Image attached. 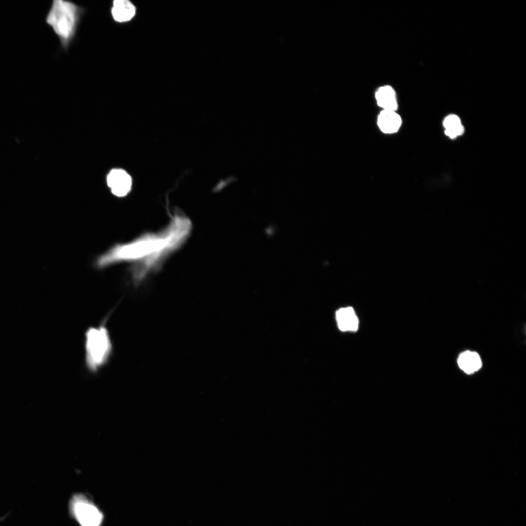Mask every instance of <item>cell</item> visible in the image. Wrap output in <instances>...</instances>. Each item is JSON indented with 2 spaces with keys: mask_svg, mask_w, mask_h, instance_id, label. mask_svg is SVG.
<instances>
[{
  "mask_svg": "<svg viewBox=\"0 0 526 526\" xmlns=\"http://www.w3.org/2000/svg\"><path fill=\"white\" fill-rule=\"evenodd\" d=\"M462 125L460 118L455 114L447 116L443 121V126L446 130H454Z\"/></svg>",
  "mask_w": 526,
  "mask_h": 526,
  "instance_id": "cell-11",
  "label": "cell"
},
{
  "mask_svg": "<svg viewBox=\"0 0 526 526\" xmlns=\"http://www.w3.org/2000/svg\"><path fill=\"white\" fill-rule=\"evenodd\" d=\"M85 360L88 369L96 372L109 361L113 344L108 330L104 325L90 327L85 334Z\"/></svg>",
  "mask_w": 526,
  "mask_h": 526,
  "instance_id": "cell-3",
  "label": "cell"
},
{
  "mask_svg": "<svg viewBox=\"0 0 526 526\" xmlns=\"http://www.w3.org/2000/svg\"><path fill=\"white\" fill-rule=\"evenodd\" d=\"M71 514L80 526H101L103 515L97 507L83 494L75 495L70 503Z\"/></svg>",
  "mask_w": 526,
  "mask_h": 526,
  "instance_id": "cell-4",
  "label": "cell"
},
{
  "mask_svg": "<svg viewBox=\"0 0 526 526\" xmlns=\"http://www.w3.org/2000/svg\"><path fill=\"white\" fill-rule=\"evenodd\" d=\"M375 98L382 110L396 111L398 107L395 92L390 85L379 87L375 93Z\"/></svg>",
  "mask_w": 526,
  "mask_h": 526,
  "instance_id": "cell-9",
  "label": "cell"
},
{
  "mask_svg": "<svg viewBox=\"0 0 526 526\" xmlns=\"http://www.w3.org/2000/svg\"><path fill=\"white\" fill-rule=\"evenodd\" d=\"M107 181L112 193L118 197L127 195L132 186L131 176L122 169H112L108 175Z\"/></svg>",
  "mask_w": 526,
  "mask_h": 526,
  "instance_id": "cell-5",
  "label": "cell"
},
{
  "mask_svg": "<svg viewBox=\"0 0 526 526\" xmlns=\"http://www.w3.org/2000/svg\"><path fill=\"white\" fill-rule=\"evenodd\" d=\"M82 7L71 1L54 0L45 17L46 23L58 38L61 46L67 50L76 32Z\"/></svg>",
  "mask_w": 526,
  "mask_h": 526,
  "instance_id": "cell-2",
  "label": "cell"
},
{
  "mask_svg": "<svg viewBox=\"0 0 526 526\" xmlns=\"http://www.w3.org/2000/svg\"><path fill=\"white\" fill-rule=\"evenodd\" d=\"M460 368L465 373L470 374L479 370L482 366L479 355L475 352L465 351L460 355L457 360Z\"/></svg>",
  "mask_w": 526,
  "mask_h": 526,
  "instance_id": "cell-10",
  "label": "cell"
},
{
  "mask_svg": "<svg viewBox=\"0 0 526 526\" xmlns=\"http://www.w3.org/2000/svg\"><path fill=\"white\" fill-rule=\"evenodd\" d=\"M182 243L179 231L169 225L159 233H145L128 243L116 244L98 257L95 265L103 268L118 263H131L132 279L138 284Z\"/></svg>",
  "mask_w": 526,
  "mask_h": 526,
  "instance_id": "cell-1",
  "label": "cell"
},
{
  "mask_svg": "<svg viewBox=\"0 0 526 526\" xmlns=\"http://www.w3.org/2000/svg\"><path fill=\"white\" fill-rule=\"evenodd\" d=\"M401 124V118L395 111L382 110L377 117L378 126L385 133L397 132Z\"/></svg>",
  "mask_w": 526,
  "mask_h": 526,
  "instance_id": "cell-8",
  "label": "cell"
},
{
  "mask_svg": "<svg viewBox=\"0 0 526 526\" xmlns=\"http://www.w3.org/2000/svg\"><path fill=\"white\" fill-rule=\"evenodd\" d=\"M337 324L340 330L355 332L358 328L359 320L352 307L339 309L336 313Z\"/></svg>",
  "mask_w": 526,
  "mask_h": 526,
  "instance_id": "cell-7",
  "label": "cell"
},
{
  "mask_svg": "<svg viewBox=\"0 0 526 526\" xmlns=\"http://www.w3.org/2000/svg\"><path fill=\"white\" fill-rule=\"evenodd\" d=\"M113 19L118 23L131 20L136 14V7L128 0H114L111 8Z\"/></svg>",
  "mask_w": 526,
  "mask_h": 526,
  "instance_id": "cell-6",
  "label": "cell"
}]
</instances>
